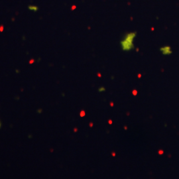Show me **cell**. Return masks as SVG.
Instances as JSON below:
<instances>
[{
    "mask_svg": "<svg viewBox=\"0 0 179 179\" xmlns=\"http://www.w3.org/2000/svg\"><path fill=\"white\" fill-rule=\"evenodd\" d=\"M137 36L136 31L130 32L125 34L122 41H120V46L123 51H130L135 48L134 40Z\"/></svg>",
    "mask_w": 179,
    "mask_h": 179,
    "instance_id": "1",
    "label": "cell"
},
{
    "mask_svg": "<svg viewBox=\"0 0 179 179\" xmlns=\"http://www.w3.org/2000/svg\"><path fill=\"white\" fill-rule=\"evenodd\" d=\"M28 9H29V10H31V11H33V12H37V11L39 10V8L37 7V6L33 5H29Z\"/></svg>",
    "mask_w": 179,
    "mask_h": 179,
    "instance_id": "2",
    "label": "cell"
},
{
    "mask_svg": "<svg viewBox=\"0 0 179 179\" xmlns=\"http://www.w3.org/2000/svg\"><path fill=\"white\" fill-rule=\"evenodd\" d=\"M105 90H106V89H105V88H104V87H101V88H100V89H99V92H104V91H105Z\"/></svg>",
    "mask_w": 179,
    "mask_h": 179,
    "instance_id": "3",
    "label": "cell"
},
{
    "mask_svg": "<svg viewBox=\"0 0 179 179\" xmlns=\"http://www.w3.org/2000/svg\"><path fill=\"white\" fill-rule=\"evenodd\" d=\"M1 127H2V123H1V122H0V128H1Z\"/></svg>",
    "mask_w": 179,
    "mask_h": 179,
    "instance_id": "4",
    "label": "cell"
}]
</instances>
